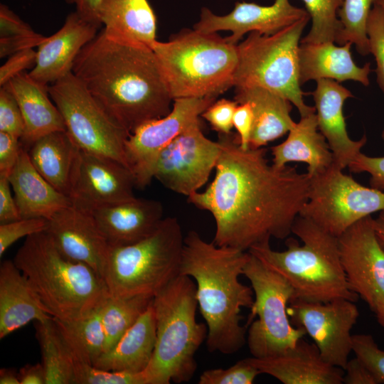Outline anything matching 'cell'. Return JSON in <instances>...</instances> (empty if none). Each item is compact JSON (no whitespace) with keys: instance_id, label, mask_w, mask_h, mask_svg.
Segmentation results:
<instances>
[{"instance_id":"6da1fadb","label":"cell","mask_w":384,"mask_h":384,"mask_svg":"<svg viewBox=\"0 0 384 384\" xmlns=\"http://www.w3.org/2000/svg\"><path fill=\"white\" fill-rule=\"evenodd\" d=\"M218 142L214 179L205 191L188 197L215 220L212 242L248 252L272 238L287 239L308 199V174L296 166L270 164L266 149H243L232 133L219 134Z\"/></svg>"},{"instance_id":"7a4b0ae2","label":"cell","mask_w":384,"mask_h":384,"mask_svg":"<svg viewBox=\"0 0 384 384\" xmlns=\"http://www.w3.org/2000/svg\"><path fill=\"white\" fill-rule=\"evenodd\" d=\"M72 73L130 134L171 110L174 100L152 49L113 39L102 28L80 50Z\"/></svg>"},{"instance_id":"3957f363","label":"cell","mask_w":384,"mask_h":384,"mask_svg":"<svg viewBox=\"0 0 384 384\" xmlns=\"http://www.w3.org/2000/svg\"><path fill=\"white\" fill-rule=\"evenodd\" d=\"M249 256V252L208 242L195 230L184 238L180 274L196 282L210 352L233 354L246 343L247 327L241 325L240 312L242 307L251 308L254 292L239 277Z\"/></svg>"},{"instance_id":"277c9868","label":"cell","mask_w":384,"mask_h":384,"mask_svg":"<svg viewBox=\"0 0 384 384\" xmlns=\"http://www.w3.org/2000/svg\"><path fill=\"white\" fill-rule=\"evenodd\" d=\"M13 261L53 318L80 319L110 296L105 279L88 265L65 257L46 231L26 238Z\"/></svg>"},{"instance_id":"5b68a950","label":"cell","mask_w":384,"mask_h":384,"mask_svg":"<svg viewBox=\"0 0 384 384\" xmlns=\"http://www.w3.org/2000/svg\"><path fill=\"white\" fill-rule=\"evenodd\" d=\"M292 233L302 245L287 238L284 251L272 250L269 242L253 246L248 252L288 281L294 290L292 299L327 302L346 299L356 302L359 297L348 287L338 238L300 215L293 223Z\"/></svg>"},{"instance_id":"8992f818","label":"cell","mask_w":384,"mask_h":384,"mask_svg":"<svg viewBox=\"0 0 384 384\" xmlns=\"http://www.w3.org/2000/svg\"><path fill=\"white\" fill-rule=\"evenodd\" d=\"M153 306L156 341L143 372L146 384L188 382L197 368L196 353L208 335L207 325L196 321L195 281L178 275L154 296Z\"/></svg>"},{"instance_id":"52a82bcc","label":"cell","mask_w":384,"mask_h":384,"mask_svg":"<svg viewBox=\"0 0 384 384\" xmlns=\"http://www.w3.org/2000/svg\"><path fill=\"white\" fill-rule=\"evenodd\" d=\"M174 100L218 97L233 87L237 44L217 33L183 29L168 41L151 46Z\"/></svg>"},{"instance_id":"ba28073f","label":"cell","mask_w":384,"mask_h":384,"mask_svg":"<svg viewBox=\"0 0 384 384\" xmlns=\"http://www.w3.org/2000/svg\"><path fill=\"white\" fill-rule=\"evenodd\" d=\"M183 241L178 220L167 217L141 241L110 247L104 276L110 294L154 297L180 275Z\"/></svg>"},{"instance_id":"9c48e42d","label":"cell","mask_w":384,"mask_h":384,"mask_svg":"<svg viewBox=\"0 0 384 384\" xmlns=\"http://www.w3.org/2000/svg\"><path fill=\"white\" fill-rule=\"evenodd\" d=\"M310 19L308 14L293 24L272 34L257 31L237 44L238 64L233 87L257 86L289 100L301 117L316 112L307 105L301 89L299 47L302 32Z\"/></svg>"},{"instance_id":"30bf717a","label":"cell","mask_w":384,"mask_h":384,"mask_svg":"<svg viewBox=\"0 0 384 384\" xmlns=\"http://www.w3.org/2000/svg\"><path fill=\"white\" fill-rule=\"evenodd\" d=\"M243 275L250 282L255 295L245 324L252 356L265 358L286 353L306 335L304 329L293 326L288 315L287 307L294 297L292 287L251 253Z\"/></svg>"},{"instance_id":"8fae6325","label":"cell","mask_w":384,"mask_h":384,"mask_svg":"<svg viewBox=\"0 0 384 384\" xmlns=\"http://www.w3.org/2000/svg\"><path fill=\"white\" fill-rule=\"evenodd\" d=\"M48 92L66 131L81 150L128 167L125 143L130 133L108 115L72 72L49 85Z\"/></svg>"},{"instance_id":"7c38bea8","label":"cell","mask_w":384,"mask_h":384,"mask_svg":"<svg viewBox=\"0 0 384 384\" xmlns=\"http://www.w3.org/2000/svg\"><path fill=\"white\" fill-rule=\"evenodd\" d=\"M384 210V192L358 183L333 165L310 178L307 201L299 215L339 237L365 217Z\"/></svg>"},{"instance_id":"4fadbf2b","label":"cell","mask_w":384,"mask_h":384,"mask_svg":"<svg viewBox=\"0 0 384 384\" xmlns=\"http://www.w3.org/2000/svg\"><path fill=\"white\" fill-rule=\"evenodd\" d=\"M217 97H186L173 101L166 116L150 120L130 134L125 143L129 169L139 188L149 185L162 150L177 136L194 124Z\"/></svg>"},{"instance_id":"5bb4252c","label":"cell","mask_w":384,"mask_h":384,"mask_svg":"<svg viewBox=\"0 0 384 384\" xmlns=\"http://www.w3.org/2000/svg\"><path fill=\"white\" fill-rule=\"evenodd\" d=\"M287 312L291 323L304 329L327 363L345 368L352 352L351 330L359 317L354 302L338 299L327 302L292 299Z\"/></svg>"},{"instance_id":"9a60e30c","label":"cell","mask_w":384,"mask_h":384,"mask_svg":"<svg viewBox=\"0 0 384 384\" xmlns=\"http://www.w3.org/2000/svg\"><path fill=\"white\" fill-rule=\"evenodd\" d=\"M219 155V142L207 138L201 122H197L162 150L154 178L166 188L188 197L207 183Z\"/></svg>"},{"instance_id":"2e32d148","label":"cell","mask_w":384,"mask_h":384,"mask_svg":"<svg viewBox=\"0 0 384 384\" xmlns=\"http://www.w3.org/2000/svg\"><path fill=\"white\" fill-rule=\"evenodd\" d=\"M137 187L130 169L109 157L81 150L76 156L70 178L72 205L90 210L129 201Z\"/></svg>"},{"instance_id":"e0dca14e","label":"cell","mask_w":384,"mask_h":384,"mask_svg":"<svg viewBox=\"0 0 384 384\" xmlns=\"http://www.w3.org/2000/svg\"><path fill=\"white\" fill-rule=\"evenodd\" d=\"M373 218L358 220L338 237L341 262L349 289L372 311L384 299V248L376 235Z\"/></svg>"},{"instance_id":"ac0fdd59","label":"cell","mask_w":384,"mask_h":384,"mask_svg":"<svg viewBox=\"0 0 384 384\" xmlns=\"http://www.w3.org/2000/svg\"><path fill=\"white\" fill-rule=\"evenodd\" d=\"M307 14L306 9L292 5L289 0H275L270 6L236 2L233 9L223 16L202 7L193 29L208 33L229 31L231 35L226 39L233 44H238L247 33L257 31L263 35H272Z\"/></svg>"},{"instance_id":"d6986e66","label":"cell","mask_w":384,"mask_h":384,"mask_svg":"<svg viewBox=\"0 0 384 384\" xmlns=\"http://www.w3.org/2000/svg\"><path fill=\"white\" fill-rule=\"evenodd\" d=\"M46 232L65 257L104 279L110 245L89 210L70 205L48 220Z\"/></svg>"},{"instance_id":"ffe728a7","label":"cell","mask_w":384,"mask_h":384,"mask_svg":"<svg viewBox=\"0 0 384 384\" xmlns=\"http://www.w3.org/2000/svg\"><path fill=\"white\" fill-rule=\"evenodd\" d=\"M100 28L75 11L71 12L62 27L38 47L36 64L28 75L46 86L63 78L72 72L78 55Z\"/></svg>"},{"instance_id":"44dd1931","label":"cell","mask_w":384,"mask_h":384,"mask_svg":"<svg viewBox=\"0 0 384 384\" xmlns=\"http://www.w3.org/2000/svg\"><path fill=\"white\" fill-rule=\"evenodd\" d=\"M311 95L319 130L334 156L333 166L343 171L361 153L367 142L366 135L354 141L347 132L343 107L353 94L336 80L320 79L316 80V89Z\"/></svg>"},{"instance_id":"7402d4cb","label":"cell","mask_w":384,"mask_h":384,"mask_svg":"<svg viewBox=\"0 0 384 384\" xmlns=\"http://www.w3.org/2000/svg\"><path fill=\"white\" fill-rule=\"evenodd\" d=\"M110 247L134 244L150 235L164 219L161 202L141 198L89 210Z\"/></svg>"},{"instance_id":"603a6c76","label":"cell","mask_w":384,"mask_h":384,"mask_svg":"<svg viewBox=\"0 0 384 384\" xmlns=\"http://www.w3.org/2000/svg\"><path fill=\"white\" fill-rule=\"evenodd\" d=\"M261 374L284 384H342L344 370L325 362L314 343L303 338L286 353L270 358H246Z\"/></svg>"},{"instance_id":"cb8c5ba5","label":"cell","mask_w":384,"mask_h":384,"mask_svg":"<svg viewBox=\"0 0 384 384\" xmlns=\"http://www.w3.org/2000/svg\"><path fill=\"white\" fill-rule=\"evenodd\" d=\"M52 319L14 261H4L0 267V338L31 321Z\"/></svg>"},{"instance_id":"d4e9b609","label":"cell","mask_w":384,"mask_h":384,"mask_svg":"<svg viewBox=\"0 0 384 384\" xmlns=\"http://www.w3.org/2000/svg\"><path fill=\"white\" fill-rule=\"evenodd\" d=\"M16 100L23 121V146L28 148L39 138L53 132L66 130L64 120L50 98L48 86L23 72L5 85Z\"/></svg>"},{"instance_id":"484cf974","label":"cell","mask_w":384,"mask_h":384,"mask_svg":"<svg viewBox=\"0 0 384 384\" xmlns=\"http://www.w3.org/2000/svg\"><path fill=\"white\" fill-rule=\"evenodd\" d=\"M9 181L21 218L49 220L58 211L72 205L68 196L53 187L35 169L23 146L9 175Z\"/></svg>"},{"instance_id":"4316f807","label":"cell","mask_w":384,"mask_h":384,"mask_svg":"<svg viewBox=\"0 0 384 384\" xmlns=\"http://www.w3.org/2000/svg\"><path fill=\"white\" fill-rule=\"evenodd\" d=\"M348 42L341 46L334 43H300L299 47V81L301 85L314 80L331 79L338 82L354 80L365 86L370 84V63L358 66L351 55Z\"/></svg>"},{"instance_id":"83f0119b","label":"cell","mask_w":384,"mask_h":384,"mask_svg":"<svg viewBox=\"0 0 384 384\" xmlns=\"http://www.w3.org/2000/svg\"><path fill=\"white\" fill-rule=\"evenodd\" d=\"M271 151L274 166L304 162L308 165L309 178L326 171L334 164L333 154L319 130L316 112L302 117L289 131L287 139L272 146Z\"/></svg>"},{"instance_id":"f1b7e54d","label":"cell","mask_w":384,"mask_h":384,"mask_svg":"<svg viewBox=\"0 0 384 384\" xmlns=\"http://www.w3.org/2000/svg\"><path fill=\"white\" fill-rule=\"evenodd\" d=\"M156 341V319L152 301L115 346L103 353L93 366L112 371L143 373L150 363Z\"/></svg>"},{"instance_id":"f546056e","label":"cell","mask_w":384,"mask_h":384,"mask_svg":"<svg viewBox=\"0 0 384 384\" xmlns=\"http://www.w3.org/2000/svg\"><path fill=\"white\" fill-rule=\"evenodd\" d=\"M98 18L113 39L150 48L156 41V18L148 0H103Z\"/></svg>"},{"instance_id":"4dcf8cb0","label":"cell","mask_w":384,"mask_h":384,"mask_svg":"<svg viewBox=\"0 0 384 384\" xmlns=\"http://www.w3.org/2000/svg\"><path fill=\"white\" fill-rule=\"evenodd\" d=\"M234 100L249 103L254 114L250 148L258 149L287 132L296 122L290 116L292 103L270 90L257 87L235 88Z\"/></svg>"},{"instance_id":"1f68e13d","label":"cell","mask_w":384,"mask_h":384,"mask_svg":"<svg viewBox=\"0 0 384 384\" xmlns=\"http://www.w3.org/2000/svg\"><path fill=\"white\" fill-rule=\"evenodd\" d=\"M79 149L64 130L39 138L27 152L38 173L57 190L68 196L72 170Z\"/></svg>"},{"instance_id":"d6a6232c","label":"cell","mask_w":384,"mask_h":384,"mask_svg":"<svg viewBox=\"0 0 384 384\" xmlns=\"http://www.w3.org/2000/svg\"><path fill=\"white\" fill-rule=\"evenodd\" d=\"M101 308L78 320L62 321L53 318L73 360L94 365L104 353L105 338Z\"/></svg>"},{"instance_id":"836d02e7","label":"cell","mask_w":384,"mask_h":384,"mask_svg":"<svg viewBox=\"0 0 384 384\" xmlns=\"http://www.w3.org/2000/svg\"><path fill=\"white\" fill-rule=\"evenodd\" d=\"M46 384H75L73 358L52 319L36 321Z\"/></svg>"},{"instance_id":"e575fe53","label":"cell","mask_w":384,"mask_h":384,"mask_svg":"<svg viewBox=\"0 0 384 384\" xmlns=\"http://www.w3.org/2000/svg\"><path fill=\"white\" fill-rule=\"evenodd\" d=\"M154 297H112L110 294L101 308L105 343L104 353L113 348L126 331L151 304Z\"/></svg>"},{"instance_id":"d590c367","label":"cell","mask_w":384,"mask_h":384,"mask_svg":"<svg viewBox=\"0 0 384 384\" xmlns=\"http://www.w3.org/2000/svg\"><path fill=\"white\" fill-rule=\"evenodd\" d=\"M311 19V26L300 43H334L342 24L338 12L344 0H302Z\"/></svg>"},{"instance_id":"8d00e7d4","label":"cell","mask_w":384,"mask_h":384,"mask_svg":"<svg viewBox=\"0 0 384 384\" xmlns=\"http://www.w3.org/2000/svg\"><path fill=\"white\" fill-rule=\"evenodd\" d=\"M375 0H344L338 12L342 30L336 41L343 45L348 42L355 44L362 55L369 54L367 36V21L371 5Z\"/></svg>"},{"instance_id":"74e56055","label":"cell","mask_w":384,"mask_h":384,"mask_svg":"<svg viewBox=\"0 0 384 384\" xmlns=\"http://www.w3.org/2000/svg\"><path fill=\"white\" fill-rule=\"evenodd\" d=\"M73 366L75 384H146L144 373L107 370L76 360Z\"/></svg>"},{"instance_id":"f35d334b","label":"cell","mask_w":384,"mask_h":384,"mask_svg":"<svg viewBox=\"0 0 384 384\" xmlns=\"http://www.w3.org/2000/svg\"><path fill=\"white\" fill-rule=\"evenodd\" d=\"M369 53L375 58L377 82L384 93V9L374 3L367 21Z\"/></svg>"},{"instance_id":"ab89813d","label":"cell","mask_w":384,"mask_h":384,"mask_svg":"<svg viewBox=\"0 0 384 384\" xmlns=\"http://www.w3.org/2000/svg\"><path fill=\"white\" fill-rule=\"evenodd\" d=\"M261 374L247 358L227 368H213L203 371L198 384H252Z\"/></svg>"},{"instance_id":"60d3db41","label":"cell","mask_w":384,"mask_h":384,"mask_svg":"<svg viewBox=\"0 0 384 384\" xmlns=\"http://www.w3.org/2000/svg\"><path fill=\"white\" fill-rule=\"evenodd\" d=\"M352 352L375 377L384 383V350L380 349L370 334H353Z\"/></svg>"},{"instance_id":"b9f144b4","label":"cell","mask_w":384,"mask_h":384,"mask_svg":"<svg viewBox=\"0 0 384 384\" xmlns=\"http://www.w3.org/2000/svg\"><path fill=\"white\" fill-rule=\"evenodd\" d=\"M48 226V220L42 218H21L0 224V257L20 238L46 231Z\"/></svg>"},{"instance_id":"7bdbcfd3","label":"cell","mask_w":384,"mask_h":384,"mask_svg":"<svg viewBox=\"0 0 384 384\" xmlns=\"http://www.w3.org/2000/svg\"><path fill=\"white\" fill-rule=\"evenodd\" d=\"M24 121L16 100L5 85L0 88V132L21 138Z\"/></svg>"},{"instance_id":"ee69618b","label":"cell","mask_w":384,"mask_h":384,"mask_svg":"<svg viewBox=\"0 0 384 384\" xmlns=\"http://www.w3.org/2000/svg\"><path fill=\"white\" fill-rule=\"evenodd\" d=\"M238 105L235 100L225 98L215 100L201 116L219 134H229L233 128V115Z\"/></svg>"},{"instance_id":"f6af8a7d","label":"cell","mask_w":384,"mask_h":384,"mask_svg":"<svg viewBox=\"0 0 384 384\" xmlns=\"http://www.w3.org/2000/svg\"><path fill=\"white\" fill-rule=\"evenodd\" d=\"M348 167L353 173H368L370 187L384 192V156H369L361 152Z\"/></svg>"},{"instance_id":"bcb514c9","label":"cell","mask_w":384,"mask_h":384,"mask_svg":"<svg viewBox=\"0 0 384 384\" xmlns=\"http://www.w3.org/2000/svg\"><path fill=\"white\" fill-rule=\"evenodd\" d=\"M36 50L26 49L9 56L0 68V86L7 84L18 74L31 70L36 61Z\"/></svg>"},{"instance_id":"7dc6e473","label":"cell","mask_w":384,"mask_h":384,"mask_svg":"<svg viewBox=\"0 0 384 384\" xmlns=\"http://www.w3.org/2000/svg\"><path fill=\"white\" fill-rule=\"evenodd\" d=\"M22 147L20 138L0 132V174L9 176L18 161Z\"/></svg>"},{"instance_id":"c3c4849f","label":"cell","mask_w":384,"mask_h":384,"mask_svg":"<svg viewBox=\"0 0 384 384\" xmlns=\"http://www.w3.org/2000/svg\"><path fill=\"white\" fill-rule=\"evenodd\" d=\"M46 38L36 31L28 34L0 37V58L10 56L26 49L38 48Z\"/></svg>"},{"instance_id":"681fc988","label":"cell","mask_w":384,"mask_h":384,"mask_svg":"<svg viewBox=\"0 0 384 384\" xmlns=\"http://www.w3.org/2000/svg\"><path fill=\"white\" fill-rule=\"evenodd\" d=\"M233 123L238 132L240 146L243 149H248L254 123V114L249 103L243 102L238 105Z\"/></svg>"},{"instance_id":"f907efd6","label":"cell","mask_w":384,"mask_h":384,"mask_svg":"<svg viewBox=\"0 0 384 384\" xmlns=\"http://www.w3.org/2000/svg\"><path fill=\"white\" fill-rule=\"evenodd\" d=\"M35 32L31 26L22 20L9 6L0 4V37L28 34Z\"/></svg>"},{"instance_id":"816d5d0a","label":"cell","mask_w":384,"mask_h":384,"mask_svg":"<svg viewBox=\"0 0 384 384\" xmlns=\"http://www.w3.org/2000/svg\"><path fill=\"white\" fill-rule=\"evenodd\" d=\"M11 187L9 176L0 174V224L21 218Z\"/></svg>"},{"instance_id":"f5cc1de1","label":"cell","mask_w":384,"mask_h":384,"mask_svg":"<svg viewBox=\"0 0 384 384\" xmlns=\"http://www.w3.org/2000/svg\"><path fill=\"white\" fill-rule=\"evenodd\" d=\"M343 370V383L379 384L372 373L356 356L348 361Z\"/></svg>"},{"instance_id":"db71d44e","label":"cell","mask_w":384,"mask_h":384,"mask_svg":"<svg viewBox=\"0 0 384 384\" xmlns=\"http://www.w3.org/2000/svg\"><path fill=\"white\" fill-rule=\"evenodd\" d=\"M103 0H65V1L75 6V11L85 20L90 21L101 27L98 18L100 6Z\"/></svg>"},{"instance_id":"11a10c76","label":"cell","mask_w":384,"mask_h":384,"mask_svg":"<svg viewBox=\"0 0 384 384\" xmlns=\"http://www.w3.org/2000/svg\"><path fill=\"white\" fill-rule=\"evenodd\" d=\"M20 384H46L44 367L41 363L27 364L18 372Z\"/></svg>"},{"instance_id":"9f6ffc18","label":"cell","mask_w":384,"mask_h":384,"mask_svg":"<svg viewBox=\"0 0 384 384\" xmlns=\"http://www.w3.org/2000/svg\"><path fill=\"white\" fill-rule=\"evenodd\" d=\"M0 384H20L18 372L13 368L0 370Z\"/></svg>"},{"instance_id":"6f0895ef","label":"cell","mask_w":384,"mask_h":384,"mask_svg":"<svg viewBox=\"0 0 384 384\" xmlns=\"http://www.w3.org/2000/svg\"><path fill=\"white\" fill-rule=\"evenodd\" d=\"M373 224L378 239L384 248V210L380 211L378 215L373 219Z\"/></svg>"},{"instance_id":"680465c9","label":"cell","mask_w":384,"mask_h":384,"mask_svg":"<svg viewBox=\"0 0 384 384\" xmlns=\"http://www.w3.org/2000/svg\"><path fill=\"white\" fill-rule=\"evenodd\" d=\"M376 316L380 325L384 328V299L380 297L377 299L375 306L372 310Z\"/></svg>"},{"instance_id":"91938a15","label":"cell","mask_w":384,"mask_h":384,"mask_svg":"<svg viewBox=\"0 0 384 384\" xmlns=\"http://www.w3.org/2000/svg\"><path fill=\"white\" fill-rule=\"evenodd\" d=\"M375 3L380 5L384 9V0H375Z\"/></svg>"},{"instance_id":"94428289","label":"cell","mask_w":384,"mask_h":384,"mask_svg":"<svg viewBox=\"0 0 384 384\" xmlns=\"http://www.w3.org/2000/svg\"><path fill=\"white\" fill-rule=\"evenodd\" d=\"M381 137H382V139H383V140L384 142V128H383V130L382 134H381Z\"/></svg>"}]
</instances>
